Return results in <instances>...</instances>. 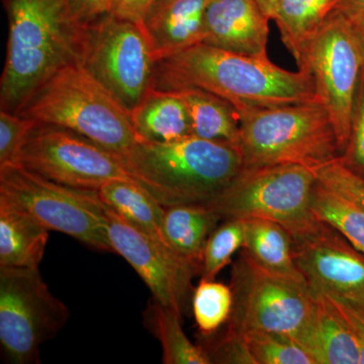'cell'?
Returning <instances> with one entry per match:
<instances>
[{"mask_svg":"<svg viewBox=\"0 0 364 364\" xmlns=\"http://www.w3.org/2000/svg\"><path fill=\"white\" fill-rule=\"evenodd\" d=\"M9 18L1 109L18 114L63 67L85 65L90 23L78 20L72 0H2Z\"/></svg>","mask_w":364,"mask_h":364,"instance_id":"obj_1","label":"cell"},{"mask_svg":"<svg viewBox=\"0 0 364 364\" xmlns=\"http://www.w3.org/2000/svg\"><path fill=\"white\" fill-rule=\"evenodd\" d=\"M153 88L195 87L241 107H270L317 100L308 71L286 70L268 56H250L198 43L155 63Z\"/></svg>","mask_w":364,"mask_h":364,"instance_id":"obj_2","label":"cell"},{"mask_svg":"<svg viewBox=\"0 0 364 364\" xmlns=\"http://www.w3.org/2000/svg\"><path fill=\"white\" fill-rule=\"evenodd\" d=\"M119 157L131 178L164 208L208 205L244 169L239 146L196 136L167 143L136 142Z\"/></svg>","mask_w":364,"mask_h":364,"instance_id":"obj_3","label":"cell"},{"mask_svg":"<svg viewBox=\"0 0 364 364\" xmlns=\"http://www.w3.org/2000/svg\"><path fill=\"white\" fill-rule=\"evenodd\" d=\"M18 114L77 133L117 155L138 142L130 111L82 64L57 71Z\"/></svg>","mask_w":364,"mask_h":364,"instance_id":"obj_4","label":"cell"},{"mask_svg":"<svg viewBox=\"0 0 364 364\" xmlns=\"http://www.w3.org/2000/svg\"><path fill=\"white\" fill-rule=\"evenodd\" d=\"M236 109L244 168L294 164L315 171L340 157L331 119L318 100Z\"/></svg>","mask_w":364,"mask_h":364,"instance_id":"obj_5","label":"cell"},{"mask_svg":"<svg viewBox=\"0 0 364 364\" xmlns=\"http://www.w3.org/2000/svg\"><path fill=\"white\" fill-rule=\"evenodd\" d=\"M316 183L315 171L301 165L244 168L207 207L222 220L259 218L279 223L296 237L318 222L312 208Z\"/></svg>","mask_w":364,"mask_h":364,"instance_id":"obj_6","label":"cell"},{"mask_svg":"<svg viewBox=\"0 0 364 364\" xmlns=\"http://www.w3.org/2000/svg\"><path fill=\"white\" fill-rule=\"evenodd\" d=\"M0 196L25 210L51 231L68 235L87 247L114 252L104 203L97 191L60 184L21 165L0 167Z\"/></svg>","mask_w":364,"mask_h":364,"instance_id":"obj_7","label":"cell"},{"mask_svg":"<svg viewBox=\"0 0 364 364\" xmlns=\"http://www.w3.org/2000/svg\"><path fill=\"white\" fill-rule=\"evenodd\" d=\"M39 267H0V346L6 363H39L40 348L68 322Z\"/></svg>","mask_w":364,"mask_h":364,"instance_id":"obj_8","label":"cell"},{"mask_svg":"<svg viewBox=\"0 0 364 364\" xmlns=\"http://www.w3.org/2000/svg\"><path fill=\"white\" fill-rule=\"evenodd\" d=\"M299 69L312 76L316 98L331 119L341 155L364 71L363 46L351 21L332 11L309 43Z\"/></svg>","mask_w":364,"mask_h":364,"instance_id":"obj_9","label":"cell"},{"mask_svg":"<svg viewBox=\"0 0 364 364\" xmlns=\"http://www.w3.org/2000/svg\"><path fill=\"white\" fill-rule=\"evenodd\" d=\"M230 287L233 308L227 331L235 334L277 332L296 339L315 303L305 282L263 269L243 250L232 267Z\"/></svg>","mask_w":364,"mask_h":364,"instance_id":"obj_10","label":"cell"},{"mask_svg":"<svg viewBox=\"0 0 364 364\" xmlns=\"http://www.w3.org/2000/svg\"><path fill=\"white\" fill-rule=\"evenodd\" d=\"M155 63L142 26L109 14L90 23L85 66L130 112L152 88Z\"/></svg>","mask_w":364,"mask_h":364,"instance_id":"obj_11","label":"cell"},{"mask_svg":"<svg viewBox=\"0 0 364 364\" xmlns=\"http://www.w3.org/2000/svg\"><path fill=\"white\" fill-rule=\"evenodd\" d=\"M20 165L74 188L97 191L107 182L131 178L119 155L53 124L33 128L21 150Z\"/></svg>","mask_w":364,"mask_h":364,"instance_id":"obj_12","label":"cell"},{"mask_svg":"<svg viewBox=\"0 0 364 364\" xmlns=\"http://www.w3.org/2000/svg\"><path fill=\"white\" fill-rule=\"evenodd\" d=\"M107 235L114 253L131 265L149 287L153 299L181 314L191 280L200 273L161 239L136 229L104 203Z\"/></svg>","mask_w":364,"mask_h":364,"instance_id":"obj_13","label":"cell"},{"mask_svg":"<svg viewBox=\"0 0 364 364\" xmlns=\"http://www.w3.org/2000/svg\"><path fill=\"white\" fill-rule=\"evenodd\" d=\"M294 260L313 296L364 299V254L318 220L293 237Z\"/></svg>","mask_w":364,"mask_h":364,"instance_id":"obj_14","label":"cell"},{"mask_svg":"<svg viewBox=\"0 0 364 364\" xmlns=\"http://www.w3.org/2000/svg\"><path fill=\"white\" fill-rule=\"evenodd\" d=\"M269 20L257 0H210L203 43L239 54L267 56Z\"/></svg>","mask_w":364,"mask_h":364,"instance_id":"obj_15","label":"cell"},{"mask_svg":"<svg viewBox=\"0 0 364 364\" xmlns=\"http://www.w3.org/2000/svg\"><path fill=\"white\" fill-rule=\"evenodd\" d=\"M210 0H156L142 26L155 61L205 40V14Z\"/></svg>","mask_w":364,"mask_h":364,"instance_id":"obj_16","label":"cell"},{"mask_svg":"<svg viewBox=\"0 0 364 364\" xmlns=\"http://www.w3.org/2000/svg\"><path fill=\"white\" fill-rule=\"evenodd\" d=\"M308 322L296 340L316 364H360L353 333L343 314L329 296H314Z\"/></svg>","mask_w":364,"mask_h":364,"instance_id":"obj_17","label":"cell"},{"mask_svg":"<svg viewBox=\"0 0 364 364\" xmlns=\"http://www.w3.org/2000/svg\"><path fill=\"white\" fill-rule=\"evenodd\" d=\"M49 230L0 196V267H39Z\"/></svg>","mask_w":364,"mask_h":364,"instance_id":"obj_18","label":"cell"},{"mask_svg":"<svg viewBox=\"0 0 364 364\" xmlns=\"http://www.w3.org/2000/svg\"><path fill=\"white\" fill-rule=\"evenodd\" d=\"M138 142L167 143L193 136L186 104L177 91L151 88L131 111Z\"/></svg>","mask_w":364,"mask_h":364,"instance_id":"obj_19","label":"cell"},{"mask_svg":"<svg viewBox=\"0 0 364 364\" xmlns=\"http://www.w3.org/2000/svg\"><path fill=\"white\" fill-rule=\"evenodd\" d=\"M221 220L207 205H182L164 208L162 240L179 257L195 265L202 273L203 252L208 237Z\"/></svg>","mask_w":364,"mask_h":364,"instance_id":"obj_20","label":"cell"},{"mask_svg":"<svg viewBox=\"0 0 364 364\" xmlns=\"http://www.w3.org/2000/svg\"><path fill=\"white\" fill-rule=\"evenodd\" d=\"M245 241L243 251L267 272L305 282L294 260V239L279 223L259 218L243 219Z\"/></svg>","mask_w":364,"mask_h":364,"instance_id":"obj_21","label":"cell"},{"mask_svg":"<svg viewBox=\"0 0 364 364\" xmlns=\"http://www.w3.org/2000/svg\"><path fill=\"white\" fill-rule=\"evenodd\" d=\"M186 104L193 136L240 147V122L233 105L200 88L176 90Z\"/></svg>","mask_w":364,"mask_h":364,"instance_id":"obj_22","label":"cell"},{"mask_svg":"<svg viewBox=\"0 0 364 364\" xmlns=\"http://www.w3.org/2000/svg\"><path fill=\"white\" fill-rule=\"evenodd\" d=\"M337 0H277L272 20L279 28L280 37L293 55L298 67L311 40L315 37Z\"/></svg>","mask_w":364,"mask_h":364,"instance_id":"obj_23","label":"cell"},{"mask_svg":"<svg viewBox=\"0 0 364 364\" xmlns=\"http://www.w3.org/2000/svg\"><path fill=\"white\" fill-rule=\"evenodd\" d=\"M100 200L132 226L161 239L164 207L134 179H117L97 189Z\"/></svg>","mask_w":364,"mask_h":364,"instance_id":"obj_24","label":"cell"},{"mask_svg":"<svg viewBox=\"0 0 364 364\" xmlns=\"http://www.w3.org/2000/svg\"><path fill=\"white\" fill-rule=\"evenodd\" d=\"M144 320L161 344L163 363L210 364L205 349L193 344L182 329L181 314L152 299Z\"/></svg>","mask_w":364,"mask_h":364,"instance_id":"obj_25","label":"cell"},{"mask_svg":"<svg viewBox=\"0 0 364 364\" xmlns=\"http://www.w3.org/2000/svg\"><path fill=\"white\" fill-rule=\"evenodd\" d=\"M312 208L318 220L331 225L364 254V205L326 188L317 181Z\"/></svg>","mask_w":364,"mask_h":364,"instance_id":"obj_26","label":"cell"},{"mask_svg":"<svg viewBox=\"0 0 364 364\" xmlns=\"http://www.w3.org/2000/svg\"><path fill=\"white\" fill-rule=\"evenodd\" d=\"M233 308V294L228 287L215 279L200 280L193 294V312L202 334H214L228 323Z\"/></svg>","mask_w":364,"mask_h":364,"instance_id":"obj_27","label":"cell"},{"mask_svg":"<svg viewBox=\"0 0 364 364\" xmlns=\"http://www.w3.org/2000/svg\"><path fill=\"white\" fill-rule=\"evenodd\" d=\"M256 364H316L294 337L277 332L242 335Z\"/></svg>","mask_w":364,"mask_h":364,"instance_id":"obj_28","label":"cell"},{"mask_svg":"<svg viewBox=\"0 0 364 364\" xmlns=\"http://www.w3.org/2000/svg\"><path fill=\"white\" fill-rule=\"evenodd\" d=\"M224 223L210 233L203 252L202 279H215L223 268L231 262L237 251L245 241V222L243 219L223 220Z\"/></svg>","mask_w":364,"mask_h":364,"instance_id":"obj_29","label":"cell"},{"mask_svg":"<svg viewBox=\"0 0 364 364\" xmlns=\"http://www.w3.org/2000/svg\"><path fill=\"white\" fill-rule=\"evenodd\" d=\"M37 124L21 114L0 111V167L20 165L21 150Z\"/></svg>","mask_w":364,"mask_h":364,"instance_id":"obj_30","label":"cell"},{"mask_svg":"<svg viewBox=\"0 0 364 364\" xmlns=\"http://www.w3.org/2000/svg\"><path fill=\"white\" fill-rule=\"evenodd\" d=\"M338 159L345 167L364 178V71L354 105L348 142Z\"/></svg>","mask_w":364,"mask_h":364,"instance_id":"obj_31","label":"cell"},{"mask_svg":"<svg viewBox=\"0 0 364 364\" xmlns=\"http://www.w3.org/2000/svg\"><path fill=\"white\" fill-rule=\"evenodd\" d=\"M205 351L210 363L256 364L245 338L235 333L226 331L223 338L210 345Z\"/></svg>","mask_w":364,"mask_h":364,"instance_id":"obj_32","label":"cell"},{"mask_svg":"<svg viewBox=\"0 0 364 364\" xmlns=\"http://www.w3.org/2000/svg\"><path fill=\"white\" fill-rule=\"evenodd\" d=\"M331 298V296H329ZM348 322L356 344L360 364H364V299L331 298Z\"/></svg>","mask_w":364,"mask_h":364,"instance_id":"obj_33","label":"cell"},{"mask_svg":"<svg viewBox=\"0 0 364 364\" xmlns=\"http://www.w3.org/2000/svg\"><path fill=\"white\" fill-rule=\"evenodd\" d=\"M155 1L156 0H109V14L142 26Z\"/></svg>","mask_w":364,"mask_h":364,"instance_id":"obj_34","label":"cell"},{"mask_svg":"<svg viewBox=\"0 0 364 364\" xmlns=\"http://www.w3.org/2000/svg\"><path fill=\"white\" fill-rule=\"evenodd\" d=\"M72 6L78 20L90 25L109 14V0H72Z\"/></svg>","mask_w":364,"mask_h":364,"instance_id":"obj_35","label":"cell"},{"mask_svg":"<svg viewBox=\"0 0 364 364\" xmlns=\"http://www.w3.org/2000/svg\"><path fill=\"white\" fill-rule=\"evenodd\" d=\"M333 11H337L349 20H353L359 14L364 13V0H337Z\"/></svg>","mask_w":364,"mask_h":364,"instance_id":"obj_36","label":"cell"},{"mask_svg":"<svg viewBox=\"0 0 364 364\" xmlns=\"http://www.w3.org/2000/svg\"><path fill=\"white\" fill-rule=\"evenodd\" d=\"M350 21L354 28H355L364 52V13L359 14V16Z\"/></svg>","mask_w":364,"mask_h":364,"instance_id":"obj_37","label":"cell"},{"mask_svg":"<svg viewBox=\"0 0 364 364\" xmlns=\"http://www.w3.org/2000/svg\"><path fill=\"white\" fill-rule=\"evenodd\" d=\"M257 1L261 9H262V11L267 14L268 18H272L273 7H274L277 0H257ZM270 20H272V18H270Z\"/></svg>","mask_w":364,"mask_h":364,"instance_id":"obj_38","label":"cell"}]
</instances>
